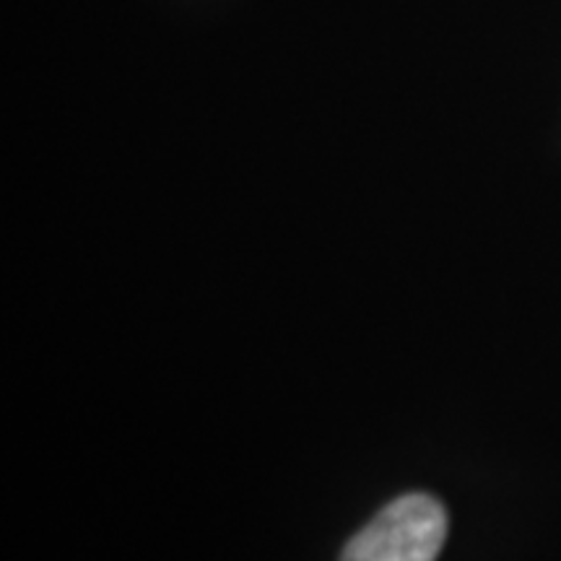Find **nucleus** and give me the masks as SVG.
Wrapping results in <instances>:
<instances>
[{"label": "nucleus", "instance_id": "nucleus-1", "mask_svg": "<svg viewBox=\"0 0 561 561\" xmlns=\"http://www.w3.org/2000/svg\"><path fill=\"white\" fill-rule=\"evenodd\" d=\"M445 541V504L432 494H405L351 538L341 561H437Z\"/></svg>", "mask_w": 561, "mask_h": 561}]
</instances>
